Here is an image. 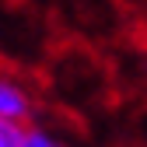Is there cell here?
I'll return each mask as SVG.
<instances>
[{"label":"cell","mask_w":147,"mask_h":147,"mask_svg":"<svg viewBox=\"0 0 147 147\" xmlns=\"http://www.w3.org/2000/svg\"><path fill=\"white\" fill-rule=\"evenodd\" d=\"M0 147H70L39 123H18L0 116Z\"/></svg>","instance_id":"obj_1"},{"label":"cell","mask_w":147,"mask_h":147,"mask_svg":"<svg viewBox=\"0 0 147 147\" xmlns=\"http://www.w3.org/2000/svg\"><path fill=\"white\" fill-rule=\"evenodd\" d=\"M0 116L18 119V123H32L35 116V102L28 95V88L18 77H7V74H0Z\"/></svg>","instance_id":"obj_2"}]
</instances>
